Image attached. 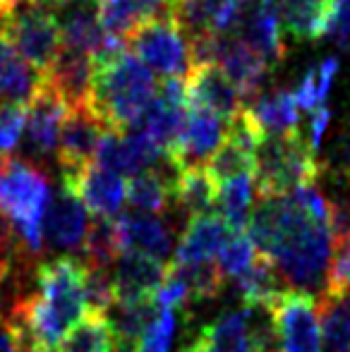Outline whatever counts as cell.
<instances>
[{
    "mask_svg": "<svg viewBox=\"0 0 350 352\" xmlns=\"http://www.w3.org/2000/svg\"><path fill=\"white\" fill-rule=\"evenodd\" d=\"M24 352H53V350H46V348H41V345L24 343Z\"/></svg>",
    "mask_w": 350,
    "mask_h": 352,
    "instance_id": "obj_47",
    "label": "cell"
},
{
    "mask_svg": "<svg viewBox=\"0 0 350 352\" xmlns=\"http://www.w3.org/2000/svg\"><path fill=\"white\" fill-rule=\"evenodd\" d=\"M118 240L120 250H135L164 261L173 252V232L164 221L156 216H142V213H125L116 218Z\"/></svg>",
    "mask_w": 350,
    "mask_h": 352,
    "instance_id": "obj_20",
    "label": "cell"
},
{
    "mask_svg": "<svg viewBox=\"0 0 350 352\" xmlns=\"http://www.w3.org/2000/svg\"><path fill=\"white\" fill-rule=\"evenodd\" d=\"M281 352H322L324 329L319 300L305 290H283L271 307Z\"/></svg>",
    "mask_w": 350,
    "mask_h": 352,
    "instance_id": "obj_8",
    "label": "cell"
},
{
    "mask_svg": "<svg viewBox=\"0 0 350 352\" xmlns=\"http://www.w3.org/2000/svg\"><path fill=\"white\" fill-rule=\"evenodd\" d=\"M250 240L295 287L327 285L331 266L329 201L317 182H307L281 197L259 199L250 213Z\"/></svg>",
    "mask_w": 350,
    "mask_h": 352,
    "instance_id": "obj_1",
    "label": "cell"
},
{
    "mask_svg": "<svg viewBox=\"0 0 350 352\" xmlns=\"http://www.w3.org/2000/svg\"><path fill=\"white\" fill-rule=\"evenodd\" d=\"M223 122V118L206 108H192L185 116L177 140L166 148V158L177 168L197 166L209 158L226 137Z\"/></svg>",
    "mask_w": 350,
    "mask_h": 352,
    "instance_id": "obj_11",
    "label": "cell"
},
{
    "mask_svg": "<svg viewBox=\"0 0 350 352\" xmlns=\"http://www.w3.org/2000/svg\"><path fill=\"white\" fill-rule=\"evenodd\" d=\"M319 163H322V177L336 180V185L350 187V120L341 122L338 132L329 144L327 156L319 158Z\"/></svg>",
    "mask_w": 350,
    "mask_h": 352,
    "instance_id": "obj_39",
    "label": "cell"
},
{
    "mask_svg": "<svg viewBox=\"0 0 350 352\" xmlns=\"http://www.w3.org/2000/svg\"><path fill=\"white\" fill-rule=\"evenodd\" d=\"M185 106L187 94L182 77H168L159 89L146 111L137 120L135 130H142L146 137H151L161 148H168L177 140L180 127L185 122ZM132 130V127H130Z\"/></svg>",
    "mask_w": 350,
    "mask_h": 352,
    "instance_id": "obj_12",
    "label": "cell"
},
{
    "mask_svg": "<svg viewBox=\"0 0 350 352\" xmlns=\"http://www.w3.org/2000/svg\"><path fill=\"white\" fill-rule=\"evenodd\" d=\"M238 292L245 307H274L283 292V276L266 256L257 254L254 264L238 278Z\"/></svg>",
    "mask_w": 350,
    "mask_h": 352,
    "instance_id": "obj_31",
    "label": "cell"
},
{
    "mask_svg": "<svg viewBox=\"0 0 350 352\" xmlns=\"http://www.w3.org/2000/svg\"><path fill=\"white\" fill-rule=\"evenodd\" d=\"M254 190L259 199L281 197L307 182L322 180V163L300 130L264 135L254 153Z\"/></svg>",
    "mask_w": 350,
    "mask_h": 352,
    "instance_id": "obj_4",
    "label": "cell"
},
{
    "mask_svg": "<svg viewBox=\"0 0 350 352\" xmlns=\"http://www.w3.org/2000/svg\"><path fill=\"white\" fill-rule=\"evenodd\" d=\"M67 103L41 79L34 96L27 101V142L34 156H48L58 148L63 120L67 116Z\"/></svg>",
    "mask_w": 350,
    "mask_h": 352,
    "instance_id": "obj_15",
    "label": "cell"
},
{
    "mask_svg": "<svg viewBox=\"0 0 350 352\" xmlns=\"http://www.w3.org/2000/svg\"><path fill=\"white\" fill-rule=\"evenodd\" d=\"M118 338L106 314L87 309V314L77 321L67 336L58 343V352H116Z\"/></svg>",
    "mask_w": 350,
    "mask_h": 352,
    "instance_id": "obj_30",
    "label": "cell"
},
{
    "mask_svg": "<svg viewBox=\"0 0 350 352\" xmlns=\"http://www.w3.org/2000/svg\"><path fill=\"white\" fill-rule=\"evenodd\" d=\"M346 292H350V240L333 247L331 266H329L322 295H346Z\"/></svg>",
    "mask_w": 350,
    "mask_h": 352,
    "instance_id": "obj_43",
    "label": "cell"
},
{
    "mask_svg": "<svg viewBox=\"0 0 350 352\" xmlns=\"http://www.w3.org/2000/svg\"><path fill=\"white\" fill-rule=\"evenodd\" d=\"M19 3H22V0H0V22H3V19L8 17V14L12 12Z\"/></svg>",
    "mask_w": 350,
    "mask_h": 352,
    "instance_id": "obj_46",
    "label": "cell"
},
{
    "mask_svg": "<svg viewBox=\"0 0 350 352\" xmlns=\"http://www.w3.org/2000/svg\"><path fill=\"white\" fill-rule=\"evenodd\" d=\"M41 84V74L34 70L10 43L0 29V98L27 103Z\"/></svg>",
    "mask_w": 350,
    "mask_h": 352,
    "instance_id": "obj_25",
    "label": "cell"
},
{
    "mask_svg": "<svg viewBox=\"0 0 350 352\" xmlns=\"http://www.w3.org/2000/svg\"><path fill=\"white\" fill-rule=\"evenodd\" d=\"M0 29L14 51L39 74L46 72L61 48V22L48 8L36 3H22L0 22Z\"/></svg>",
    "mask_w": 350,
    "mask_h": 352,
    "instance_id": "obj_6",
    "label": "cell"
},
{
    "mask_svg": "<svg viewBox=\"0 0 350 352\" xmlns=\"http://www.w3.org/2000/svg\"><path fill=\"white\" fill-rule=\"evenodd\" d=\"M127 43L132 53L161 77H182L192 70L190 36L175 22L173 14L151 19Z\"/></svg>",
    "mask_w": 350,
    "mask_h": 352,
    "instance_id": "obj_7",
    "label": "cell"
},
{
    "mask_svg": "<svg viewBox=\"0 0 350 352\" xmlns=\"http://www.w3.org/2000/svg\"><path fill=\"white\" fill-rule=\"evenodd\" d=\"M276 12L290 36L317 41L327 36L331 0H276Z\"/></svg>",
    "mask_w": 350,
    "mask_h": 352,
    "instance_id": "obj_24",
    "label": "cell"
},
{
    "mask_svg": "<svg viewBox=\"0 0 350 352\" xmlns=\"http://www.w3.org/2000/svg\"><path fill=\"white\" fill-rule=\"evenodd\" d=\"M185 94L192 108H206V111L221 116L226 122L233 120L245 108V96L216 63L192 65L185 79Z\"/></svg>",
    "mask_w": 350,
    "mask_h": 352,
    "instance_id": "obj_10",
    "label": "cell"
},
{
    "mask_svg": "<svg viewBox=\"0 0 350 352\" xmlns=\"http://www.w3.org/2000/svg\"><path fill=\"white\" fill-rule=\"evenodd\" d=\"M226 240H228V226L221 216H209V213L190 216V223L177 242L175 261L177 264L211 261Z\"/></svg>",
    "mask_w": 350,
    "mask_h": 352,
    "instance_id": "obj_22",
    "label": "cell"
},
{
    "mask_svg": "<svg viewBox=\"0 0 350 352\" xmlns=\"http://www.w3.org/2000/svg\"><path fill=\"white\" fill-rule=\"evenodd\" d=\"M343 48H346V51L350 53V38H348V43H346V46H343Z\"/></svg>",
    "mask_w": 350,
    "mask_h": 352,
    "instance_id": "obj_48",
    "label": "cell"
},
{
    "mask_svg": "<svg viewBox=\"0 0 350 352\" xmlns=\"http://www.w3.org/2000/svg\"><path fill=\"white\" fill-rule=\"evenodd\" d=\"M108 132L106 122L87 106L70 108L63 120L61 137H58V163H61L63 175L82 170L94 161V153L101 142V137Z\"/></svg>",
    "mask_w": 350,
    "mask_h": 352,
    "instance_id": "obj_9",
    "label": "cell"
},
{
    "mask_svg": "<svg viewBox=\"0 0 350 352\" xmlns=\"http://www.w3.org/2000/svg\"><path fill=\"white\" fill-rule=\"evenodd\" d=\"M166 278L164 261L144 254V252L125 250L113 264L116 300H146Z\"/></svg>",
    "mask_w": 350,
    "mask_h": 352,
    "instance_id": "obj_18",
    "label": "cell"
},
{
    "mask_svg": "<svg viewBox=\"0 0 350 352\" xmlns=\"http://www.w3.org/2000/svg\"><path fill=\"white\" fill-rule=\"evenodd\" d=\"M173 336H175V314L173 311H161L142 331L135 348L137 352H171Z\"/></svg>",
    "mask_w": 350,
    "mask_h": 352,
    "instance_id": "obj_41",
    "label": "cell"
},
{
    "mask_svg": "<svg viewBox=\"0 0 350 352\" xmlns=\"http://www.w3.org/2000/svg\"><path fill=\"white\" fill-rule=\"evenodd\" d=\"M235 36L252 46L269 65H276L285 58V43L281 34V19L276 12V3L240 12V22L235 27Z\"/></svg>",
    "mask_w": 350,
    "mask_h": 352,
    "instance_id": "obj_19",
    "label": "cell"
},
{
    "mask_svg": "<svg viewBox=\"0 0 350 352\" xmlns=\"http://www.w3.org/2000/svg\"><path fill=\"white\" fill-rule=\"evenodd\" d=\"M120 240H118L116 221L113 218H96L87 228V235L82 240V254L85 266L94 269H113L116 259L120 256Z\"/></svg>",
    "mask_w": 350,
    "mask_h": 352,
    "instance_id": "obj_34",
    "label": "cell"
},
{
    "mask_svg": "<svg viewBox=\"0 0 350 352\" xmlns=\"http://www.w3.org/2000/svg\"><path fill=\"white\" fill-rule=\"evenodd\" d=\"M254 170V151L243 146L240 142L223 137L216 151L206 158V173L214 177L216 185L233 180L238 175H252Z\"/></svg>",
    "mask_w": 350,
    "mask_h": 352,
    "instance_id": "obj_36",
    "label": "cell"
},
{
    "mask_svg": "<svg viewBox=\"0 0 350 352\" xmlns=\"http://www.w3.org/2000/svg\"><path fill=\"white\" fill-rule=\"evenodd\" d=\"M39 300L56 326L63 331L75 326L87 314V266L72 256H58L39 266Z\"/></svg>",
    "mask_w": 350,
    "mask_h": 352,
    "instance_id": "obj_5",
    "label": "cell"
},
{
    "mask_svg": "<svg viewBox=\"0 0 350 352\" xmlns=\"http://www.w3.org/2000/svg\"><path fill=\"white\" fill-rule=\"evenodd\" d=\"M338 74V60L336 58H324L322 63L312 65L307 72L303 74L298 89H295V101L300 108L312 113L314 108L324 106L329 91H331V84Z\"/></svg>",
    "mask_w": 350,
    "mask_h": 352,
    "instance_id": "obj_37",
    "label": "cell"
},
{
    "mask_svg": "<svg viewBox=\"0 0 350 352\" xmlns=\"http://www.w3.org/2000/svg\"><path fill=\"white\" fill-rule=\"evenodd\" d=\"M329 122H331V113L329 108L319 106L312 111V118H309V137H307V144L312 146V151L317 153L319 146H322V140L329 130Z\"/></svg>",
    "mask_w": 350,
    "mask_h": 352,
    "instance_id": "obj_44",
    "label": "cell"
},
{
    "mask_svg": "<svg viewBox=\"0 0 350 352\" xmlns=\"http://www.w3.org/2000/svg\"><path fill=\"white\" fill-rule=\"evenodd\" d=\"M185 352H195V350H192V348H187V350H185Z\"/></svg>",
    "mask_w": 350,
    "mask_h": 352,
    "instance_id": "obj_50",
    "label": "cell"
},
{
    "mask_svg": "<svg viewBox=\"0 0 350 352\" xmlns=\"http://www.w3.org/2000/svg\"><path fill=\"white\" fill-rule=\"evenodd\" d=\"M254 182L250 175H238L233 180H226L219 185L216 204H219L221 218L226 221L230 232H243L250 223V211H252V195Z\"/></svg>",
    "mask_w": 350,
    "mask_h": 352,
    "instance_id": "obj_33",
    "label": "cell"
},
{
    "mask_svg": "<svg viewBox=\"0 0 350 352\" xmlns=\"http://www.w3.org/2000/svg\"><path fill=\"white\" fill-rule=\"evenodd\" d=\"M173 0H98L96 19L116 41L127 43L144 24L171 14Z\"/></svg>",
    "mask_w": 350,
    "mask_h": 352,
    "instance_id": "obj_16",
    "label": "cell"
},
{
    "mask_svg": "<svg viewBox=\"0 0 350 352\" xmlns=\"http://www.w3.org/2000/svg\"><path fill=\"white\" fill-rule=\"evenodd\" d=\"M3 163H5V158H3V153H0V168H3Z\"/></svg>",
    "mask_w": 350,
    "mask_h": 352,
    "instance_id": "obj_49",
    "label": "cell"
},
{
    "mask_svg": "<svg viewBox=\"0 0 350 352\" xmlns=\"http://www.w3.org/2000/svg\"><path fill=\"white\" fill-rule=\"evenodd\" d=\"M219 269L226 278H235L238 280L250 266L257 259V247L252 245L250 237H245L243 232H233V237L223 242V247L219 250Z\"/></svg>",
    "mask_w": 350,
    "mask_h": 352,
    "instance_id": "obj_38",
    "label": "cell"
},
{
    "mask_svg": "<svg viewBox=\"0 0 350 352\" xmlns=\"http://www.w3.org/2000/svg\"><path fill=\"white\" fill-rule=\"evenodd\" d=\"M120 352H127V350H120Z\"/></svg>",
    "mask_w": 350,
    "mask_h": 352,
    "instance_id": "obj_51",
    "label": "cell"
},
{
    "mask_svg": "<svg viewBox=\"0 0 350 352\" xmlns=\"http://www.w3.org/2000/svg\"><path fill=\"white\" fill-rule=\"evenodd\" d=\"M154 300H116L113 307L108 309V321L113 326V333L118 338V350L132 348L137 343V338L142 336V331L149 326V321L154 319Z\"/></svg>",
    "mask_w": 350,
    "mask_h": 352,
    "instance_id": "obj_32",
    "label": "cell"
},
{
    "mask_svg": "<svg viewBox=\"0 0 350 352\" xmlns=\"http://www.w3.org/2000/svg\"><path fill=\"white\" fill-rule=\"evenodd\" d=\"M0 352H24L22 331L3 316H0Z\"/></svg>",
    "mask_w": 350,
    "mask_h": 352,
    "instance_id": "obj_45",
    "label": "cell"
},
{
    "mask_svg": "<svg viewBox=\"0 0 350 352\" xmlns=\"http://www.w3.org/2000/svg\"><path fill=\"white\" fill-rule=\"evenodd\" d=\"M252 101L254 103L248 108V113L264 135H285V132L300 130V106L293 91L276 89V91L254 96Z\"/></svg>",
    "mask_w": 350,
    "mask_h": 352,
    "instance_id": "obj_27",
    "label": "cell"
},
{
    "mask_svg": "<svg viewBox=\"0 0 350 352\" xmlns=\"http://www.w3.org/2000/svg\"><path fill=\"white\" fill-rule=\"evenodd\" d=\"M87 209L70 187L63 185L46 213V237L53 247L75 250L87 235Z\"/></svg>",
    "mask_w": 350,
    "mask_h": 352,
    "instance_id": "obj_21",
    "label": "cell"
},
{
    "mask_svg": "<svg viewBox=\"0 0 350 352\" xmlns=\"http://www.w3.org/2000/svg\"><path fill=\"white\" fill-rule=\"evenodd\" d=\"M63 185L70 187L85 209L96 213L98 218L116 216L127 199V185L122 175L106 170L94 161L72 175H63Z\"/></svg>",
    "mask_w": 350,
    "mask_h": 352,
    "instance_id": "obj_13",
    "label": "cell"
},
{
    "mask_svg": "<svg viewBox=\"0 0 350 352\" xmlns=\"http://www.w3.org/2000/svg\"><path fill=\"white\" fill-rule=\"evenodd\" d=\"M180 168L166 158L164 166H151L132 175L127 185V201L135 209L161 213L173 204V180Z\"/></svg>",
    "mask_w": 350,
    "mask_h": 352,
    "instance_id": "obj_23",
    "label": "cell"
},
{
    "mask_svg": "<svg viewBox=\"0 0 350 352\" xmlns=\"http://www.w3.org/2000/svg\"><path fill=\"white\" fill-rule=\"evenodd\" d=\"M24 125H27V103L8 101L0 106V153L17 148Z\"/></svg>",
    "mask_w": 350,
    "mask_h": 352,
    "instance_id": "obj_42",
    "label": "cell"
},
{
    "mask_svg": "<svg viewBox=\"0 0 350 352\" xmlns=\"http://www.w3.org/2000/svg\"><path fill=\"white\" fill-rule=\"evenodd\" d=\"M177 266L185 271L187 283H190L192 300H211V297L221 295L226 276L221 274V269L214 264V261H201V264H177Z\"/></svg>",
    "mask_w": 350,
    "mask_h": 352,
    "instance_id": "obj_40",
    "label": "cell"
},
{
    "mask_svg": "<svg viewBox=\"0 0 350 352\" xmlns=\"http://www.w3.org/2000/svg\"><path fill=\"white\" fill-rule=\"evenodd\" d=\"M319 311L329 352H350V292L319 295Z\"/></svg>",
    "mask_w": 350,
    "mask_h": 352,
    "instance_id": "obj_35",
    "label": "cell"
},
{
    "mask_svg": "<svg viewBox=\"0 0 350 352\" xmlns=\"http://www.w3.org/2000/svg\"><path fill=\"white\" fill-rule=\"evenodd\" d=\"M58 22H61L63 46L89 53L94 60L118 51V48H122L120 41H116V38L103 32L94 12H75V14H67V17L58 19Z\"/></svg>",
    "mask_w": 350,
    "mask_h": 352,
    "instance_id": "obj_26",
    "label": "cell"
},
{
    "mask_svg": "<svg viewBox=\"0 0 350 352\" xmlns=\"http://www.w3.org/2000/svg\"><path fill=\"white\" fill-rule=\"evenodd\" d=\"M216 195H219V185L206 173V168L185 166L177 170L173 180V204L177 209L187 211L190 216L206 213L216 206Z\"/></svg>",
    "mask_w": 350,
    "mask_h": 352,
    "instance_id": "obj_29",
    "label": "cell"
},
{
    "mask_svg": "<svg viewBox=\"0 0 350 352\" xmlns=\"http://www.w3.org/2000/svg\"><path fill=\"white\" fill-rule=\"evenodd\" d=\"M154 72L125 46L94 60V84L89 108L108 130L125 132L137 125L156 96Z\"/></svg>",
    "mask_w": 350,
    "mask_h": 352,
    "instance_id": "obj_2",
    "label": "cell"
},
{
    "mask_svg": "<svg viewBox=\"0 0 350 352\" xmlns=\"http://www.w3.org/2000/svg\"><path fill=\"white\" fill-rule=\"evenodd\" d=\"M171 14L187 36L233 34L240 22L238 0H173Z\"/></svg>",
    "mask_w": 350,
    "mask_h": 352,
    "instance_id": "obj_17",
    "label": "cell"
},
{
    "mask_svg": "<svg viewBox=\"0 0 350 352\" xmlns=\"http://www.w3.org/2000/svg\"><path fill=\"white\" fill-rule=\"evenodd\" d=\"M41 79L67 103V108L87 106L94 84V58L61 43L56 58L41 74Z\"/></svg>",
    "mask_w": 350,
    "mask_h": 352,
    "instance_id": "obj_14",
    "label": "cell"
},
{
    "mask_svg": "<svg viewBox=\"0 0 350 352\" xmlns=\"http://www.w3.org/2000/svg\"><path fill=\"white\" fill-rule=\"evenodd\" d=\"M190 348L195 352H252L245 311H228L206 324Z\"/></svg>",
    "mask_w": 350,
    "mask_h": 352,
    "instance_id": "obj_28",
    "label": "cell"
},
{
    "mask_svg": "<svg viewBox=\"0 0 350 352\" xmlns=\"http://www.w3.org/2000/svg\"><path fill=\"white\" fill-rule=\"evenodd\" d=\"M48 197L51 187L41 168L22 158H5L0 168V216L10 221L22 250H41Z\"/></svg>",
    "mask_w": 350,
    "mask_h": 352,
    "instance_id": "obj_3",
    "label": "cell"
}]
</instances>
